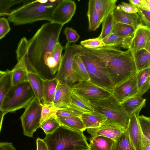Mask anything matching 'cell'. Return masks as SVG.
Segmentation results:
<instances>
[{
	"mask_svg": "<svg viewBox=\"0 0 150 150\" xmlns=\"http://www.w3.org/2000/svg\"><path fill=\"white\" fill-rule=\"evenodd\" d=\"M63 26L47 23L30 40L21 39L16 51L17 59L28 72H36L39 68L47 69L52 75L57 72L62 57L63 48L59 40Z\"/></svg>",
	"mask_w": 150,
	"mask_h": 150,
	"instance_id": "obj_1",
	"label": "cell"
},
{
	"mask_svg": "<svg viewBox=\"0 0 150 150\" xmlns=\"http://www.w3.org/2000/svg\"><path fill=\"white\" fill-rule=\"evenodd\" d=\"M105 62L110 80L115 86L132 76L137 71L131 51L117 48L102 47L92 50Z\"/></svg>",
	"mask_w": 150,
	"mask_h": 150,
	"instance_id": "obj_2",
	"label": "cell"
},
{
	"mask_svg": "<svg viewBox=\"0 0 150 150\" xmlns=\"http://www.w3.org/2000/svg\"><path fill=\"white\" fill-rule=\"evenodd\" d=\"M59 0H25L22 6L11 11L7 19L14 25L48 21Z\"/></svg>",
	"mask_w": 150,
	"mask_h": 150,
	"instance_id": "obj_3",
	"label": "cell"
},
{
	"mask_svg": "<svg viewBox=\"0 0 150 150\" xmlns=\"http://www.w3.org/2000/svg\"><path fill=\"white\" fill-rule=\"evenodd\" d=\"M49 150H86L89 149L83 131L61 125L43 139Z\"/></svg>",
	"mask_w": 150,
	"mask_h": 150,
	"instance_id": "obj_4",
	"label": "cell"
},
{
	"mask_svg": "<svg viewBox=\"0 0 150 150\" xmlns=\"http://www.w3.org/2000/svg\"><path fill=\"white\" fill-rule=\"evenodd\" d=\"M88 101L94 110L106 117L103 125H112L127 130L130 117L112 94L104 99Z\"/></svg>",
	"mask_w": 150,
	"mask_h": 150,
	"instance_id": "obj_5",
	"label": "cell"
},
{
	"mask_svg": "<svg viewBox=\"0 0 150 150\" xmlns=\"http://www.w3.org/2000/svg\"><path fill=\"white\" fill-rule=\"evenodd\" d=\"M79 55L85 66L90 81L112 93L115 86L110 80L104 61L83 47Z\"/></svg>",
	"mask_w": 150,
	"mask_h": 150,
	"instance_id": "obj_6",
	"label": "cell"
},
{
	"mask_svg": "<svg viewBox=\"0 0 150 150\" xmlns=\"http://www.w3.org/2000/svg\"><path fill=\"white\" fill-rule=\"evenodd\" d=\"M35 97L28 81L12 86L4 99L0 110L6 114L25 108Z\"/></svg>",
	"mask_w": 150,
	"mask_h": 150,
	"instance_id": "obj_7",
	"label": "cell"
},
{
	"mask_svg": "<svg viewBox=\"0 0 150 150\" xmlns=\"http://www.w3.org/2000/svg\"><path fill=\"white\" fill-rule=\"evenodd\" d=\"M83 48L80 45L66 43L65 52L56 76L59 83L71 87L75 83L80 81L74 70L73 62L75 56L79 54Z\"/></svg>",
	"mask_w": 150,
	"mask_h": 150,
	"instance_id": "obj_8",
	"label": "cell"
},
{
	"mask_svg": "<svg viewBox=\"0 0 150 150\" xmlns=\"http://www.w3.org/2000/svg\"><path fill=\"white\" fill-rule=\"evenodd\" d=\"M42 103L35 98L25 108L20 117L24 135L33 137V134L40 127Z\"/></svg>",
	"mask_w": 150,
	"mask_h": 150,
	"instance_id": "obj_9",
	"label": "cell"
},
{
	"mask_svg": "<svg viewBox=\"0 0 150 150\" xmlns=\"http://www.w3.org/2000/svg\"><path fill=\"white\" fill-rule=\"evenodd\" d=\"M73 92L89 100L106 98L112 93L93 84L90 81L82 80L71 87Z\"/></svg>",
	"mask_w": 150,
	"mask_h": 150,
	"instance_id": "obj_10",
	"label": "cell"
},
{
	"mask_svg": "<svg viewBox=\"0 0 150 150\" xmlns=\"http://www.w3.org/2000/svg\"><path fill=\"white\" fill-rule=\"evenodd\" d=\"M76 8L74 1L59 0L53 9L48 21L63 26L71 20Z\"/></svg>",
	"mask_w": 150,
	"mask_h": 150,
	"instance_id": "obj_11",
	"label": "cell"
},
{
	"mask_svg": "<svg viewBox=\"0 0 150 150\" xmlns=\"http://www.w3.org/2000/svg\"><path fill=\"white\" fill-rule=\"evenodd\" d=\"M137 72L114 87L112 94L120 103L137 95L138 93L137 81Z\"/></svg>",
	"mask_w": 150,
	"mask_h": 150,
	"instance_id": "obj_12",
	"label": "cell"
},
{
	"mask_svg": "<svg viewBox=\"0 0 150 150\" xmlns=\"http://www.w3.org/2000/svg\"><path fill=\"white\" fill-rule=\"evenodd\" d=\"M143 49L150 52V27L139 23L136 28L128 49L133 53Z\"/></svg>",
	"mask_w": 150,
	"mask_h": 150,
	"instance_id": "obj_13",
	"label": "cell"
},
{
	"mask_svg": "<svg viewBox=\"0 0 150 150\" xmlns=\"http://www.w3.org/2000/svg\"><path fill=\"white\" fill-rule=\"evenodd\" d=\"M72 91L71 87L59 82L52 103L57 110L67 108L71 104Z\"/></svg>",
	"mask_w": 150,
	"mask_h": 150,
	"instance_id": "obj_14",
	"label": "cell"
},
{
	"mask_svg": "<svg viewBox=\"0 0 150 150\" xmlns=\"http://www.w3.org/2000/svg\"><path fill=\"white\" fill-rule=\"evenodd\" d=\"M139 116L134 114L129 119L126 131L136 150H141L142 133L139 125Z\"/></svg>",
	"mask_w": 150,
	"mask_h": 150,
	"instance_id": "obj_15",
	"label": "cell"
},
{
	"mask_svg": "<svg viewBox=\"0 0 150 150\" xmlns=\"http://www.w3.org/2000/svg\"><path fill=\"white\" fill-rule=\"evenodd\" d=\"M146 99L142 96L136 95L120 103L125 112L130 117L134 114L137 116H139L141 110L146 106Z\"/></svg>",
	"mask_w": 150,
	"mask_h": 150,
	"instance_id": "obj_16",
	"label": "cell"
},
{
	"mask_svg": "<svg viewBox=\"0 0 150 150\" xmlns=\"http://www.w3.org/2000/svg\"><path fill=\"white\" fill-rule=\"evenodd\" d=\"M87 130L91 135L90 138L97 136H101L111 139L114 140L125 131L116 126L104 125L97 128L88 129Z\"/></svg>",
	"mask_w": 150,
	"mask_h": 150,
	"instance_id": "obj_17",
	"label": "cell"
},
{
	"mask_svg": "<svg viewBox=\"0 0 150 150\" xmlns=\"http://www.w3.org/2000/svg\"><path fill=\"white\" fill-rule=\"evenodd\" d=\"M134 34L125 37H121L111 33L102 40L104 44L103 47H122L129 48Z\"/></svg>",
	"mask_w": 150,
	"mask_h": 150,
	"instance_id": "obj_18",
	"label": "cell"
},
{
	"mask_svg": "<svg viewBox=\"0 0 150 150\" xmlns=\"http://www.w3.org/2000/svg\"><path fill=\"white\" fill-rule=\"evenodd\" d=\"M96 10L102 22L116 7L117 0H93Z\"/></svg>",
	"mask_w": 150,
	"mask_h": 150,
	"instance_id": "obj_19",
	"label": "cell"
},
{
	"mask_svg": "<svg viewBox=\"0 0 150 150\" xmlns=\"http://www.w3.org/2000/svg\"><path fill=\"white\" fill-rule=\"evenodd\" d=\"M86 129L99 127L106 120V117L95 110L91 112L83 113L80 117Z\"/></svg>",
	"mask_w": 150,
	"mask_h": 150,
	"instance_id": "obj_20",
	"label": "cell"
},
{
	"mask_svg": "<svg viewBox=\"0 0 150 150\" xmlns=\"http://www.w3.org/2000/svg\"><path fill=\"white\" fill-rule=\"evenodd\" d=\"M42 82L43 89L42 103L52 104L59 81L55 77L51 79H42Z\"/></svg>",
	"mask_w": 150,
	"mask_h": 150,
	"instance_id": "obj_21",
	"label": "cell"
},
{
	"mask_svg": "<svg viewBox=\"0 0 150 150\" xmlns=\"http://www.w3.org/2000/svg\"><path fill=\"white\" fill-rule=\"evenodd\" d=\"M138 93L137 95L142 96L150 87V67L137 71V74Z\"/></svg>",
	"mask_w": 150,
	"mask_h": 150,
	"instance_id": "obj_22",
	"label": "cell"
},
{
	"mask_svg": "<svg viewBox=\"0 0 150 150\" xmlns=\"http://www.w3.org/2000/svg\"><path fill=\"white\" fill-rule=\"evenodd\" d=\"M28 81L35 97L41 102L42 101L43 97V79L41 77L38 72H28Z\"/></svg>",
	"mask_w": 150,
	"mask_h": 150,
	"instance_id": "obj_23",
	"label": "cell"
},
{
	"mask_svg": "<svg viewBox=\"0 0 150 150\" xmlns=\"http://www.w3.org/2000/svg\"><path fill=\"white\" fill-rule=\"evenodd\" d=\"M113 16L116 22L132 25L135 28L139 24L138 23L139 16L137 13H128L116 8L113 12Z\"/></svg>",
	"mask_w": 150,
	"mask_h": 150,
	"instance_id": "obj_24",
	"label": "cell"
},
{
	"mask_svg": "<svg viewBox=\"0 0 150 150\" xmlns=\"http://www.w3.org/2000/svg\"><path fill=\"white\" fill-rule=\"evenodd\" d=\"M90 150H112L114 140L106 137L97 136L89 138Z\"/></svg>",
	"mask_w": 150,
	"mask_h": 150,
	"instance_id": "obj_25",
	"label": "cell"
},
{
	"mask_svg": "<svg viewBox=\"0 0 150 150\" xmlns=\"http://www.w3.org/2000/svg\"><path fill=\"white\" fill-rule=\"evenodd\" d=\"M137 71L150 67V52L142 49L132 53Z\"/></svg>",
	"mask_w": 150,
	"mask_h": 150,
	"instance_id": "obj_26",
	"label": "cell"
},
{
	"mask_svg": "<svg viewBox=\"0 0 150 150\" xmlns=\"http://www.w3.org/2000/svg\"><path fill=\"white\" fill-rule=\"evenodd\" d=\"M61 125L75 130L83 131L86 129L81 117L57 116Z\"/></svg>",
	"mask_w": 150,
	"mask_h": 150,
	"instance_id": "obj_27",
	"label": "cell"
},
{
	"mask_svg": "<svg viewBox=\"0 0 150 150\" xmlns=\"http://www.w3.org/2000/svg\"><path fill=\"white\" fill-rule=\"evenodd\" d=\"M12 86H14L23 82L28 81V72L25 66L17 62V64L11 70Z\"/></svg>",
	"mask_w": 150,
	"mask_h": 150,
	"instance_id": "obj_28",
	"label": "cell"
},
{
	"mask_svg": "<svg viewBox=\"0 0 150 150\" xmlns=\"http://www.w3.org/2000/svg\"><path fill=\"white\" fill-rule=\"evenodd\" d=\"M87 16L88 29L91 31H95L102 23L95 8L93 0H90L88 1Z\"/></svg>",
	"mask_w": 150,
	"mask_h": 150,
	"instance_id": "obj_29",
	"label": "cell"
},
{
	"mask_svg": "<svg viewBox=\"0 0 150 150\" xmlns=\"http://www.w3.org/2000/svg\"><path fill=\"white\" fill-rule=\"evenodd\" d=\"M71 104L74 106L83 113L91 112L94 110L88 100L72 91Z\"/></svg>",
	"mask_w": 150,
	"mask_h": 150,
	"instance_id": "obj_30",
	"label": "cell"
},
{
	"mask_svg": "<svg viewBox=\"0 0 150 150\" xmlns=\"http://www.w3.org/2000/svg\"><path fill=\"white\" fill-rule=\"evenodd\" d=\"M112 150H136L126 130L114 140Z\"/></svg>",
	"mask_w": 150,
	"mask_h": 150,
	"instance_id": "obj_31",
	"label": "cell"
},
{
	"mask_svg": "<svg viewBox=\"0 0 150 150\" xmlns=\"http://www.w3.org/2000/svg\"><path fill=\"white\" fill-rule=\"evenodd\" d=\"M11 70L6 71V73L0 80V110L4 99L9 90L12 86Z\"/></svg>",
	"mask_w": 150,
	"mask_h": 150,
	"instance_id": "obj_32",
	"label": "cell"
},
{
	"mask_svg": "<svg viewBox=\"0 0 150 150\" xmlns=\"http://www.w3.org/2000/svg\"><path fill=\"white\" fill-rule=\"evenodd\" d=\"M79 54L76 55L74 59L73 66L74 70L80 81L82 80L90 81L88 74Z\"/></svg>",
	"mask_w": 150,
	"mask_h": 150,
	"instance_id": "obj_33",
	"label": "cell"
},
{
	"mask_svg": "<svg viewBox=\"0 0 150 150\" xmlns=\"http://www.w3.org/2000/svg\"><path fill=\"white\" fill-rule=\"evenodd\" d=\"M136 28L132 26L115 21L112 33L121 37H125L134 34Z\"/></svg>",
	"mask_w": 150,
	"mask_h": 150,
	"instance_id": "obj_34",
	"label": "cell"
},
{
	"mask_svg": "<svg viewBox=\"0 0 150 150\" xmlns=\"http://www.w3.org/2000/svg\"><path fill=\"white\" fill-rule=\"evenodd\" d=\"M113 12L110 14L102 23L101 31L98 37L101 40L105 38L111 33L113 27L115 22Z\"/></svg>",
	"mask_w": 150,
	"mask_h": 150,
	"instance_id": "obj_35",
	"label": "cell"
},
{
	"mask_svg": "<svg viewBox=\"0 0 150 150\" xmlns=\"http://www.w3.org/2000/svg\"><path fill=\"white\" fill-rule=\"evenodd\" d=\"M57 110V109L52 104L42 103L40 125L51 118L57 117L56 113Z\"/></svg>",
	"mask_w": 150,
	"mask_h": 150,
	"instance_id": "obj_36",
	"label": "cell"
},
{
	"mask_svg": "<svg viewBox=\"0 0 150 150\" xmlns=\"http://www.w3.org/2000/svg\"><path fill=\"white\" fill-rule=\"evenodd\" d=\"M60 126V123L57 117H53L45 121L40 125V127L47 135L52 133Z\"/></svg>",
	"mask_w": 150,
	"mask_h": 150,
	"instance_id": "obj_37",
	"label": "cell"
},
{
	"mask_svg": "<svg viewBox=\"0 0 150 150\" xmlns=\"http://www.w3.org/2000/svg\"><path fill=\"white\" fill-rule=\"evenodd\" d=\"M83 113L73 105L70 104L68 107L57 110V116L80 117Z\"/></svg>",
	"mask_w": 150,
	"mask_h": 150,
	"instance_id": "obj_38",
	"label": "cell"
},
{
	"mask_svg": "<svg viewBox=\"0 0 150 150\" xmlns=\"http://www.w3.org/2000/svg\"><path fill=\"white\" fill-rule=\"evenodd\" d=\"M25 0H0V16H8L11 7L13 5L24 2Z\"/></svg>",
	"mask_w": 150,
	"mask_h": 150,
	"instance_id": "obj_39",
	"label": "cell"
},
{
	"mask_svg": "<svg viewBox=\"0 0 150 150\" xmlns=\"http://www.w3.org/2000/svg\"><path fill=\"white\" fill-rule=\"evenodd\" d=\"M138 120L142 134L150 141V118L142 115L139 116Z\"/></svg>",
	"mask_w": 150,
	"mask_h": 150,
	"instance_id": "obj_40",
	"label": "cell"
},
{
	"mask_svg": "<svg viewBox=\"0 0 150 150\" xmlns=\"http://www.w3.org/2000/svg\"><path fill=\"white\" fill-rule=\"evenodd\" d=\"M80 43L82 46L87 49L102 47L105 45L102 40L98 37L83 40Z\"/></svg>",
	"mask_w": 150,
	"mask_h": 150,
	"instance_id": "obj_41",
	"label": "cell"
},
{
	"mask_svg": "<svg viewBox=\"0 0 150 150\" xmlns=\"http://www.w3.org/2000/svg\"><path fill=\"white\" fill-rule=\"evenodd\" d=\"M64 34L66 37L67 43L69 44L76 42L80 38L79 35L76 30L69 27L65 28L64 30Z\"/></svg>",
	"mask_w": 150,
	"mask_h": 150,
	"instance_id": "obj_42",
	"label": "cell"
},
{
	"mask_svg": "<svg viewBox=\"0 0 150 150\" xmlns=\"http://www.w3.org/2000/svg\"><path fill=\"white\" fill-rule=\"evenodd\" d=\"M8 21L4 17H0V40L4 37L11 30Z\"/></svg>",
	"mask_w": 150,
	"mask_h": 150,
	"instance_id": "obj_43",
	"label": "cell"
},
{
	"mask_svg": "<svg viewBox=\"0 0 150 150\" xmlns=\"http://www.w3.org/2000/svg\"><path fill=\"white\" fill-rule=\"evenodd\" d=\"M117 9L120 10L128 13H137V8L131 4L125 2H122L116 6Z\"/></svg>",
	"mask_w": 150,
	"mask_h": 150,
	"instance_id": "obj_44",
	"label": "cell"
},
{
	"mask_svg": "<svg viewBox=\"0 0 150 150\" xmlns=\"http://www.w3.org/2000/svg\"><path fill=\"white\" fill-rule=\"evenodd\" d=\"M137 8L139 16H140L141 19L146 24V25L150 27V10Z\"/></svg>",
	"mask_w": 150,
	"mask_h": 150,
	"instance_id": "obj_45",
	"label": "cell"
},
{
	"mask_svg": "<svg viewBox=\"0 0 150 150\" xmlns=\"http://www.w3.org/2000/svg\"><path fill=\"white\" fill-rule=\"evenodd\" d=\"M130 4L137 7L142 9H149L150 1L149 0H129Z\"/></svg>",
	"mask_w": 150,
	"mask_h": 150,
	"instance_id": "obj_46",
	"label": "cell"
},
{
	"mask_svg": "<svg viewBox=\"0 0 150 150\" xmlns=\"http://www.w3.org/2000/svg\"><path fill=\"white\" fill-rule=\"evenodd\" d=\"M36 150H49L47 144L43 140L40 138H37L36 140Z\"/></svg>",
	"mask_w": 150,
	"mask_h": 150,
	"instance_id": "obj_47",
	"label": "cell"
},
{
	"mask_svg": "<svg viewBox=\"0 0 150 150\" xmlns=\"http://www.w3.org/2000/svg\"><path fill=\"white\" fill-rule=\"evenodd\" d=\"M0 150H16V149L12 142H0Z\"/></svg>",
	"mask_w": 150,
	"mask_h": 150,
	"instance_id": "obj_48",
	"label": "cell"
},
{
	"mask_svg": "<svg viewBox=\"0 0 150 150\" xmlns=\"http://www.w3.org/2000/svg\"><path fill=\"white\" fill-rule=\"evenodd\" d=\"M141 150H150V141L142 134Z\"/></svg>",
	"mask_w": 150,
	"mask_h": 150,
	"instance_id": "obj_49",
	"label": "cell"
},
{
	"mask_svg": "<svg viewBox=\"0 0 150 150\" xmlns=\"http://www.w3.org/2000/svg\"><path fill=\"white\" fill-rule=\"evenodd\" d=\"M6 113L2 110H0V133L2 128L3 118Z\"/></svg>",
	"mask_w": 150,
	"mask_h": 150,
	"instance_id": "obj_50",
	"label": "cell"
},
{
	"mask_svg": "<svg viewBox=\"0 0 150 150\" xmlns=\"http://www.w3.org/2000/svg\"><path fill=\"white\" fill-rule=\"evenodd\" d=\"M6 73L5 71H3L0 70V80L3 77Z\"/></svg>",
	"mask_w": 150,
	"mask_h": 150,
	"instance_id": "obj_51",
	"label": "cell"
},
{
	"mask_svg": "<svg viewBox=\"0 0 150 150\" xmlns=\"http://www.w3.org/2000/svg\"><path fill=\"white\" fill-rule=\"evenodd\" d=\"M90 150V149H87V150Z\"/></svg>",
	"mask_w": 150,
	"mask_h": 150,
	"instance_id": "obj_52",
	"label": "cell"
}]
</instances>
